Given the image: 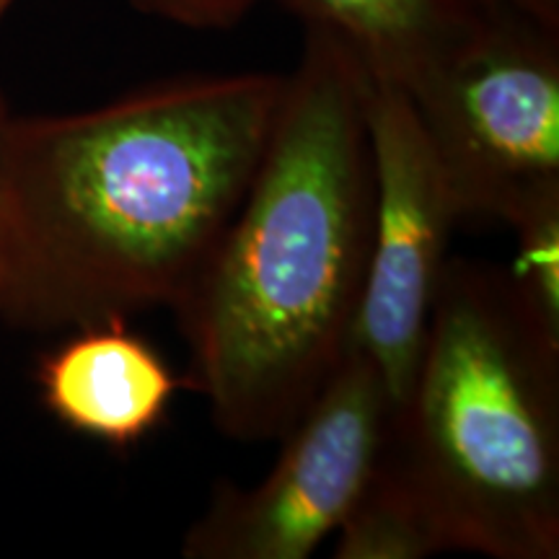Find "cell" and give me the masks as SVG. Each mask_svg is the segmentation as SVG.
Masks as SVG:
<instances>
[{
  "instance_id": "10",
  "label": "cell",
  "mask_w": 559,
  "mask_h": 559,
  "mask_svg": "<svg viewBox=\"0 0 559 559\" xmlns=\"http://www.w3.org/2000/svg\"><path fill=\"white\" fill-rule=\"evenodd\" d=\"M513 234L519 249L506 275L521 304L559 337V215Z\"/></svg>"
},
{
  "instance_id": "5",
  "label": "cell",
  "mask_w": 559,
  "mask_h": 559,
  "mask_svg": "<svg viewBox=\"0 0 559 559\" xmlns=\"http://www.w3.org/2000/svg\"><path fill=\"white\" fill-rule=\"evenodd\" d=\"M394 404L373 362L349 349L293 428L272 472L218 485L181 542L187 559H306L337 534L373 472Z\"/></svg>"
},
{
  "instance_id": "9",
  "label": "cell",
  "mask_w": 559,
  "mask_h": 559,
  "mask_svg": "<svg viewBox=\"0 0 559 559\" xmlns=\"http://www.w3.org/2000/svg\"><path fill=\"white\" fill-rule=\"evenodd\" d=\"M438 551H445V547L430 515L379 459L347 519L337 528L334 557L423 559Z\"/></svg>"
},
{
  "instance_id": "13",
  "label": "cell",
  "mask_w": 559,
  "mask_h": 559,
  "mask_svg": "<svg viewBox=\"0 0 559 559\" xmlns=\"http://www.w3.org/2000/svg\"><path fill=\"white\" fill-rule=\"evenodd\" d=\"M9 120H11L9 107H5L3 94H0V145H3V132H5V124H9Z\"/></svg>"
},
{
  "instance_id": "6",
  "label": "cell",
  "mask_w": 559,
  "mask_h": 559,
  "mask_svg": "<svg viewBox=\"0 0 559 559\" xmlns=\"http://www.w3.org/2000/svg\"><path fill=\"white\" fill-rule=\"evenodd\" d=\"M373 221L353 347L400 407L415 379L461 210L407 91L368 83Z\"/></svg>"
},
{
  "instance_id": "12",
  "label": "cell",
  "mask_w": 559,
  "mask_h": 559,
  "mask_svg": "<svg viewBox=\"0 0 559 559\" xmlns=\"http://www.w3.org/2000/svg\"><path fill=\"white\" fill-rule=\"evenodd\" d=\"M500 3L559 29V0H500Z\"/></svg>"
},
{
  "instance_id": "11",
  "label": "cell",
  "mask_w": 559,
  "mask_h": 559,
  "mask_svg": "<svg viewBox=\"0 0 559 559\" xmlns=\"http://www.w3.org/2000/svg\"><path fill=\"white\" fill-rule=\"evenodd\" d=\"M145 16L164 19L187 29H230L260 0H130Z\"/></svg>"
},
{
  "instance_id": "1",
  "label": "cell",
  "mask_w": 559,
  "mask_h": 559,
  "mask_svg": "<svg viewBox=\"0 0 559 559\" xmlns=\"http://www.w3.org/2000/svg\"><path fill=\"white\" fill-rule=\"evenodd\" d=\"M285 75H194L73 115L11 117L0 145V319L68 332L177 309L267 148Z\"/></svg>"
},
{
  "instance_id": "14",
  "label": "cell",
  "mask_w": 559,
  "mask_h": 559,
  "mask_svg": "<svg viewBox=\"0 0 559 559\" xmlns=\"http://www.w3.org/2000/svg\"><path fill=\"white\" fill-rule=\"evenodd\" d=\"M11 3H13V0H0V19H3V13L11 9Z\"/></svg>"
},
{
  "instance_id": "4",
  "label": "cell",
  "mask_w": 559,
  "mask_h": 559,
  "mask_svg": "<svg viewBox=\"0 0 559 559\" xmlns=\"http://www.w3.org/2000/svg\"><path fill=\"white\" fill-rule=\"evenodd\" d=\"M407 96L461 218L521 230L559 215V29L492 0Z\"/></svg>"
},
{
  "instance_id": "2",
  "label": "cell",
  "mask_w": 559,
  "mask_h": 559,
  "mask_svg": "<svg viewBox=\"0 0 559 559\" xmlns=\"http://www.w3.org/2000/svg\"><path fill=\"white\" fill-rule=\"evenodd\" d=\"M368 83L345 41L304 26L254 179L174 309L187 386L234 440L283 438L353 347L373 221Z\"/></svg>"
},
{
  "instance_id": "7",
  "label": "cell",
  "mask_w": 559,
  "mask_h": 559,
  "mask_svg": "<svg viewBox=\"0 0 559 559\" xmlns=\"http://www.w3.org/2000/svg\"><path fill=\"white\" fill-rule=\"evenodd\" d=\"M124 321L68 330L34 373L41 404L60 425L111 449H132L151 436L187 383Z\"/></svg>"
},
{
  "instance_id": "3",
  "label": "cell",
  "mask_w": 559,
  "mask_h": 559,
  "mask_svg": "<svg viewBox=\"0 0 559 559\" xmlns=\"http://www.w3.org/2000/svg\"><path fill=\"white\" fill-rule=\"evenodd\" d=\"M381 464L445 551L559 557V337L500 267L449 260Z\"/></svg>"
},
{
  "instance_id": "8",
  "label": "cell",
  "mask_w": 559,
  "mask_h": 559,
  "mask_svg": "<svg viewBox=\"0 0 559 559\" xmlns=\"http://www.w3.org/2000/svg\"><path fill=\"white\" fill-rule=\"evenodd\" d=\"M337 37L376 81L409 91L477 29L492 0H275Z\"/></svg>"
}]
</instances>
